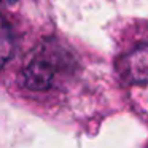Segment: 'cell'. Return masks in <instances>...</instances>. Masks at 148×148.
I'll use <instances>...</instances> for the list:
<instances>
[{
	"label": "cell",
	"instance_id": "cell-3",
	"mask_svg": "<svg viewBox=\"0 0 148 148\" xmlns=\"http://www.w3.org/2000/svg\"><path fill=\"white\" fill-rule=\"evenodd\" d=\"M13 54V37H11L10 26L0 16V69L10 61Z\"/></svg>",
	"mask_w": 148,
	"mask_h": 148
},
{
	"label": "cell",
	"instance_id": "cell-4",
	"mask_svg": "<svg viewBox=\"0 0 148 148\" xmlns=\"http://www.w3.org/2000/svg\"><path fill=\"white\" fill-rule=\"evenodd\" d=\"M16 0H0V3L2 5H8V3H14Z\"/></svg>",
	"mask_w": 148,
	"mask_h": 148
},
{
	"label": "cell",
	"instance_id": "cell-2",
	"mask_svg": "<svg viewBox=\"0 0 148 148\" xmlns=\"http://www.w3.org/2000/svg\"><path fill=\"white\" fill-rule=\"evenodd\" d=\"M123 75L132 84H148V45L138 46L126 56Z\"/></svg>",
	"mask_w": 148,
	"mask_h": 148
},
{
	"label": "cell",
	"instance_id": "cell-1",
	"mask_svg": "<svg viewBox=\"0 0 148 148\" xmlns=\"http://www.w3.org/2000/svg\"><path fill=\"white\" fill-rule=\"evenodd\" d=\"M73 67V58L59 45H45L37 49L23 70V83L32 91L53 88Z\"/></svg>",
	"mask_w": 148,
	"mask_h": 148
}]
</instances>
